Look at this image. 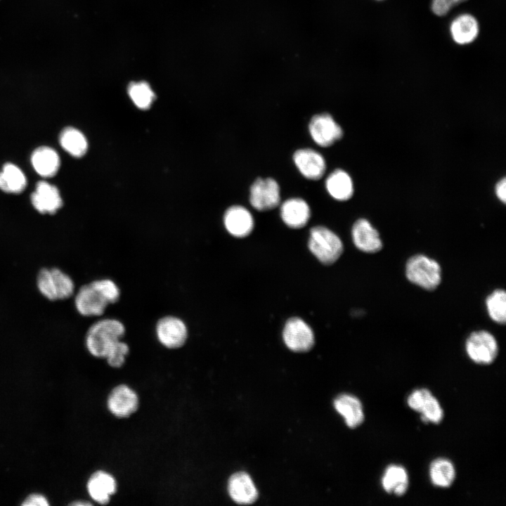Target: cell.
<instances>
[{
	"label": "cell",
	"mask_w": 506,
	"mask_h": 506,
	"mask_svg": "<svg viewBox=\"0 0 506 506\" xmlns=\"http://www.w3.org/2000/svg\"><path fill=\"white\" fill-rule=\"evenodd\" d=\"M283 337L285 345L295 352L307 351L314 344V335L310 326L302 319L294 317L285 323Z\"/></svg>",
	"instance_id": "ba28073f"
},
{
	"label": "cell",
	"mask_w": 506,
	"mask_h": 506,
	"mask_svg": "<svg viewBox=\"0 0 506 506\" xmlns=\"http://www.w3.org/2000/svg\"><path fill=\"white\" fill-rule=\"evenodd\" d=\"M495 193L497 197L502 202L506 201V179L502 178L495 185Z\"/></svg>",
	"instance_id": "e575fe53"
},
{
	"label": "cell",
	"mask_w": 506,
	"mask_h": 506,
	"mask_svg": "<svg viewBox=\"0 0 506 506\" xmlns=\"http://www.w3.org/2000/svg\"><path fill=\"white\" fill-rule=\"evenodd\" d=\"M334 407L344 418L349 428L359 427L365 420L363 405L361 401L353 395L343 394L334 401Z\"/></svg>",
	"instance_id": "d6986e66"
},
{
	"label": "cell",
	"mask_w": 506,
	"mask_h": 506,
	"mask_svg": "<svg viewBox=\"0 0 506 506\" xmlns=\"http://www.w3.org/2000/svg\"><path fill=\"white\" fill-rule=\"evenodd\" d=\"M27 185L23 172L16 165L6 163L0 171V189L6 193H21Z\"/></svg>",
	"instance_id": "d4e9b609"
},
{
	"label": "cell",
	"mask_w": 506,
	"mask_h": 506,
	"mask_svg": "<svg viewBox=\"0 0 506 506\" xmlns=\"http://www.w3.org/2000/svg\"><path fill=\"white\" fill-rule=\"evenodd\" d=\"M313 141L321 147H329L343 136V130L328 113L313 115L309 124Z\"/></svg>",
	"instance_id": "52a82bcc"
},
{
	"label": "cell",
	"mask_w": 506,
	"mask_h": 506,
	"mask_svg": "<svg viewBox=\"0 0 506 506\" xmlns=\"http://www.w3.org/2000/svg\"><path fill=\"white\" fill-rule=\"evenodd\" d=\"M72 505H91V503L88 502H78L77 501L76 502H72Z\"/></svg>",
	"instance_id": "d590c367"
},
{
	"label": "cell",
	"mask_w": 506,
	"mask_h": 506,
	"mask_svg": "<svg viewBox=\"0 0 506 506\" xmlns=\"http://www.w3.org/2000/svg\"><path fill=\"white\" fill-rule=\"evenodd\" d=\"M432 393L427 388H418L413 390L407 397L408 406L417 413L419 412L425 398Z\"/></svg>",
	"instance_id": "1f68e13d"
},
{
	"label": "cell",
	"mask_w": 506,
	"mask_h": 506,
	"mask_svg": "<svg viewBox=\"0 0 506 506\" xmlns=\"http://www.w3.org/2000/svg\"><path fill=\"white\" fill-rule=\"evenodd\" d=\"M108 304L95 280L82 286L74 297L75 308L84 316H101Z\"/></svg>",
	"instance_id": "9c48e42d"
},
{
	"label": "cell",
	"mask_w": 506,
	"mask_h": 506,
	"mask_svg": "<svg viewBox=\"0 0 506 506\" xmlns=\"http://www.w3.org/2000/svg\"><path fill=\"white\" fill-rule=\"evenodd\" d=\"M280 202V190L273 178H257L249 190V202L259 211H266L277 207Z\"/></svg>",
	"instance_id": "8992f818"
},
{
	"label": "cell",
	"mask_w": 506,
	"mask_h": 506,
	"mask_svg": "<svg viewBox=\"0 0 506 506\" xmlns=\"http://www.w3.org/2000/svg\"><path fill=\"white\" fill-rule=\"evenodd\" d=\"M280 216L287 226L300 228L306 226L310 219V207L301 198H290L281 205Z\"/></svg>",
	"instance_id": "ac0fdd59"
},
{
	"label": "cell",
	"mask_w": 506,
	"mask_h": 506,
	"mask_svg": "<svg viewBox=\"0 0 506 506\" xmlns=\"http://www.w3.org/2000/svg\"><path fill=\"white\" fill-rule=\"evenodd\" d=\"M486 308L490 318L495 322L504 324L506 320V293L503 290L493 291L486 299Z\"/></svg>",
	"instance_id": "4316f807"
},
{
	"label": "cell",
	"mask_w": 506,
	"mask_h": 506,
	"mask_svg": "<svg viewBox=\"0 0 506 506\" xmlns=\"http://www.w3.org/2000/svg\"><path fill=\"white\" fill-rule=\"evenodd\" d=\"M467 0H432V11L437 16L446 15L455 6Z\"/></svg>",
	"instance_id": "d6a6232c"
},
{
	"label": "cell",
	"mask_w": 506,
	"mask_h": 506,
	"mask_svg": "<svg viewBox=\"0 0 506 506\" xmlns=\"http://www.w3.org/2000/svg\"><path fill=\"white\" fill-rule=\"evenodd\" d=\"M116 490L117 483L115 478L103 471L93 473L87 482V491L90 497L101 505L107 504Z\"/></svg>",
	"instance_id": "ffe728a7"
},
{
	"label": "cell",
	"mask_w": 506,
	"mask_h": 506,
	"mask_svg": "<svg viewBox=\"0 0 506 506\" xmlns=\"http://www.w3.org/2000/svg\"><path fill=\"white\" fill-rule=\"evenodd\" d=\"M465 350L468 357L474 363L486 365L494 362L498 346L494 336L485 330L472 332L467 339Z\"/></svg>",
	"instance_id": "5b68a950"
},
{
	"label": "cell",
	"mask_w": 506,
	"mask_h": 506,
	"mask_svg": "<svg viewBox=\"0 0 506 506\" xmlns=\"http://www.w3.org/2000/svg\"><path fill=\"white\" fill-rule=\"evenodd\" d=\"M325 188L330 195L339 201L348 200L353 194L351 176L341 169H337L329 174L325 181Z\"/></svg>",
	"instance_id": "cb8c5ba5"
},
{
	"label": "cell",
	"mask_w": 506,
	"mask_h": 506,
	"mask_svg": "<svg viewBox=\"0 0 506 506\" xmlns=\"http://www.w3.org/2000/svg\"><path fill=\"white\" fill-rule=\"evenodd\" d=\"M476 19L468 13L457 16L450 23V32L453 41L460 45L472 43L478 36Z\"/></svg>",
	"instance_id": "44dd1931"
},
{
	"label": "cell",
	"mask_w": 506,
	"mask_h": 506,
	"mask_svg": "<svg viewBox=\"0 0 506 506\" xmlns=\"http://www.w3.org/2000/svg\"><path fill=\"white\" fill-rule=\"evenodd\" d=\"M31 163L39 175L51 177L58 171L60 162L58 153L53 149L42 146L32 153Z\"/></svg>",
	"instance_id": "603a6c76"
},
{
	"label": "cell",
	"mask_w": 506,
	"mask_h": 506,
	"mask_svg": "<svg viewBox=\"0 0 506 506\" xmlns=\"http://www.w3.org/2000/svg\"><path fill=\"white\" fill-rule=\"evenodd\" d=\"M228 491L231 499L240 505L252 504L258 498L257 488L249 475L245 472H238L230 477Z\"/></svg>",
	"instance_id": "2e32d148"
},
{
	"label": "cell",
	"mask_w": 506,
	"mask_h": 506,
	"mask_svg": "<svg viewBox=\"0 0 506 506\" xmlns=\"http://www.w3.org/2000/svg\"><path fill=\"white\" fill-rule=\"evenodd\" d=\"M429 477L433 486L440 488H450L456 478L455 465L448 458H437L429 466Z\"/></svg>",
	"instance_id": "7402d4cb"
},
{
	"label": "cell",
	"mask_w": 506,
	"mask_h": 506,
	"mask_svg": "<svg viewBox=\"0 0 506 506\" xmlns=\"http://www.w3.org/2000/svg\"><path fill=\"white\" fill-rule=\"evenodd\" d=\"M125 333L124 324L117 319L104 318L90 326L85 338L89 352L97 358H105L112 346Z\"/></svg>",
	"instance_id": "6da1fadb"
},
{
	"label": "cell",
	"mask_w": 506,
	"mask_h": 506,
	"mask_svg": "<svg viewBox=\"0 0 506 506\" xmlns=\"http://www.w3.org/2000/svg\"><path fill=\"white\" fill-rule=\"evenodd\" d=\"M308 245L311 253L327 265L335 263L343 251V244L339 236L321 226L311 229Z\"/></svg>",
	"instance_id": "7a4b0ae2"
},
{
	"label": "cell",
	"mask_w": 506,
	"mask_h": 506,
	"mask_svg": "<svg viewBox=\"0 0 506 506\" xmlns=\"http://www.w3.org/2000/svg\"><path fill=\"white\" fill-rule=\"evenodd\" d=\"M34 207L41 214H55L63 205L59 190L46 181L37 183L35 190L31 195Z\"/></svg>",
	"instance_id": "5bb4252c"
},
{
	"label": "cell",
	"mask_w": 506,
	"mask_h": 506,
	"mask_svg": "<svg viewBox=\"0 0 506 506\" xmlns=\"http://www.w3.org/2000/svg\"><path fill=\"white\" fill-rule=\"evenodd\" d=\"M108 304L117 302L120 296V291L117 284L110 279L105 278L95 280Z\"/></svg>",
	"instance_id": "4dcf8cb0"
},
{
	"label": "cell",
	"mask_w": 506,
	"mask_h": 506,
	"mask_svg": "<svg viewBox=\"0 0 506 506\" xmlns=\"http://www.w3.org/2000/svg\"><path fill=\"white\" fill-rule=\"evenodd\" d=\"M351 235L354 245L362 252L375 253L382 247L378 231L365 219H358L353 223Z\"/></svg>",
	"instance_id": "9a60e30c"
},
{
	"label": "cell",
	"mask_w": 506,
	"mask_h": 506,
	"mask_svg": "<svg viewBox=\"0 0 506 506\" xmlns=\"http://www.w3.org/2000/svg\"><path fill=\"white\" fill-rule=\"evenodd\" d=\"M409 485V475L403 466L391 464L384 470L381 486L387 494L401 497L407 493Z\"/></svg>",
	"instance_id": "e0dca14e"
},
{
	"label": "cell",
	"mask_w": 506,
	"mask_h": 506,
	"mask_svg": "<svg viewBox=\"0 0 506 506\" xmlns=\"http://www.w3.org/2000/svg\"><path fill=\"white\" fill-rule=\"evenodd\" d=\"M110 413L117 417H126L134 413L138 406L136 393L129 387L120 384L110 392L107 402Z\"/></svg>",
	"instance_id": "7c38bea8"
},
{
	"label": "cell",
	"mask_w": 506,
	"mask_h": 506,
	"mask_svg": "<svg viewBox=\"0 0 506 506\" xmlns=\"http://www.w3.org/2000/svg\"><path fill=\"white\" fill-rule=\"evenodd\" d=\"M418 413L422 422L427 424H439L444 418L443 409L432 392L425 398Z\"/></svg>",
	"instance_id": "f1b7e54d"
},
{
	"label": "cell",
	"mask_w": 506,
	"mask_h": 506,
	"mask_svg": "<svg viewBox=\"0 0 506 506\" xmlns=\"http://www.w3.org/2000/svg\"><path fill=\"white\" fill-rule=\"evenodd\" d=\"M377 1H382V0H377Z\"/></svg>",
	"instance_id": "8d00e7d4"
},
{
	"label": "cell",
	"mask_w": 506,
	"mask_h": 506,
	"mask_svg": "<svg viewBox=\"0 0 506 506\" xmlns=\"http://www.w3.org/2000/svg\"><path fill=\"white\" fill-rule=\"evenodd\" d=\"M23 506H47V499L40 494H32L29 495L22 503Z\"/></svg>",
	"instance_id": "836d02e7"
},
{
	"label": "cell",
	"mask_w": 506,
	"mask_h": 506,
	"mask_svg": "<svg viewBox=\"0 0 506 506\" xmlns=\"http://www.w3.org/2000/svg\"><path fill=\"white\" fill-rule=\"evenodd\" d=\"M158 341L168 349L182 346L188 337L186 323L179 318L167 316L160 318L155 327Z\"/></svg>",
	"instance_id": "30bf717a"
},
{
	"label": "cell",
	"mask_w": 506,
	"mask_h": 506,
	"mask_svg": "<svg viewBox=\"0 0 506 506\" xmlns=\"http://www.w3.org/2000/svg\"><path fill=\"white\" fill-rule=\"evenodd\" d=\"M61 147L73 157L83 156L88 148L87 141L84 135L73 127L64 129L59 138Z\"/></svg>",
	"instance_id": "484cf974"
},
{
	"label": "cell",
	"mask_w": 506,
	"mask_h": 506,
	"mask_svg": "<svg viewBox=\"0 0 506 506\" xmlns=\"http://www.w3.org/2000/svg\"><path fill=\"white\" fill-rule=\"evenodd\" d=\"M128 93L134 103L142 110L149 108L155 98V93L145 82L131 83Z\"/></svg>",
	"instance_id": "83f0119b"
},
{
	"label": "cell",
	"mask_w": 506,
	"mask_h": 506,
	"mask_svg": "<svg viewBox=\"0 0 506 506\" xmlns=\"http://www.w3.org/2000/svg\"><path fill=\"white\" fill-rule=\"evenodd\" d=\"M37 286L39 292L51 301L67 299L74 291L72 279L58 268L41 269L37 278Z\"/></svg>",
	"instance_id": "3957f363"
},
{
	"label": "cell",
	"mask_w": 506,
	"mask_h": 506,
	"mask_svg": "<svg viewBox=\"0 0 506 506\" xmlns=\"http://www.w3.org/2000/svg\"><path fill=\"white\" fill-rule=\"evenodd\" d=\"M293 161L297 169L307 179L318 180L326 170V162L318 151L311 148H301L293 154Z\"/></svg>",
	"instance_id": "8fae6325"
},
{
	"label": "cell",
	"mask_w": 506,
	"mask_h": 506,
	"mask_svg": "<svg viewBox=\"0 0 506 506\" xmlns=\"http://www.w3.org/2000/svg\"><path fill=\"white\" fill-rule=\"evenodd\" d=\"M408 280L425 290H434L441 280V267L434 259L422 254L410 257L406 263Z\"/></svg>",
	"instance_id": "277c9868"
},
{
	"label": "cell",
	"mask_w": 506,
	"mask_h": 506,
	"mask_svg": "<svg viewBox=\"0 0 506 506\" xmlns=\"http://www.w3.org/2000/svg\"><path fill=\"white\" fill-rule=\"evenodd\" d=\"M129 351L128 345L119 339L109 349L105 358L110 366L119 368L124 364Z\"/></svg>",
	"instance_id": "f546056e"
},
{
	"label": "cell",
	"mask_w": 506,
	"mask_h": 506,
	"mask_svg": "<svg viewBox=\"0 0 506 506\" xmlns=\"http://www.w3.org/2000/svg\"><path fill=\"white\" fill-rule=\"evenodd\" d=\"M223 223L226 231L233 236L244 238L249 235L254 228V219L245 207L233 205L225 212Z\"/></svg>",
	"instance_id": "4fadbf2b"
}]
</instances>
